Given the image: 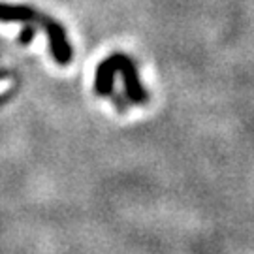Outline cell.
<instances>
[{
    "mask_svg": "<svg viewBox=\"0 0 254 254\" xmlns=\"http://www.w3.org/2000/svg\"><path fill=\"white\" fill-rule=\"evenodd\" d=\"M38 21L44 23L47 40H49L51 57H53L59 64H63V66L72 63V57H73L72 46H70V42H68V36H66V32H64V28L61 27V23L51 17H47V15H42V13H40Z\"/></svg>",
    "mask_w": 254,
    "mask_h": 254,
    "instance_id": "obj_1",
    "label": "cell"
},
{
    "mask_svg": "<svg viewBox=\"0 0 254 254\" xmlns=\"http://www.w3.org/2000/svg\"><path fill=\"white\" fill-rule=\"evenodd\" d=\"M117 73H121V77H123L128 102H132V104H143L147 100V91L141 87V83H139L134 61L128 59L125 53H117Z\"/></svg>",
    "mask_w": 254,
    "mask_h": 254,
    "instance_id": "obj_2",
    "label": "cell"
},
{
    "mask_svg": "<svg viewBox=\"0 0 254 254\" xmlns=\"http://www.w3.org/2000/svg\"><path fill=\"white\" fill-rule=\"evenodd\" d=\"M117 75V53L108 57L106 61H102L94 73V91L96 94H111L113 92V83Z\"/></svg>",
    "mask_w": 254,
    "mask_h": 254,
    "instance_id": "obj_3",
    "label": "cell"
},
{
    "mask_svg": "<svg viewBox=\"0 0 254 254\" xmlns=\"http://www.w3.org/2000/svg\"><path fill=\"white\" fill-rule=\"evenodd\" d=\"M40 17L34 8L30 6H11L0 2V21H21V23H30Z\"/></svg>",
    "mask_w": 254,
    "mask_h": 254,
    "instance_id": "obj_4",
    "label": "cell"
},
{
    "mask_svg": "<svg viewBox=\"0 0 254 254\" xmlns=\"http://www.w3.org/2000/svg\"><path fill=\"white\" fill-rule=\"evenodd\" d=\"M34 27H30V25H25V28L21 30V34H19V44L21 46H27V44H30V40L34 38Z\"/></svg>",
    "mask_w": 254,
    "mask_h": 254,
    "instance_id": "obj_5",
    "label": "cell"
}]
</instances>
